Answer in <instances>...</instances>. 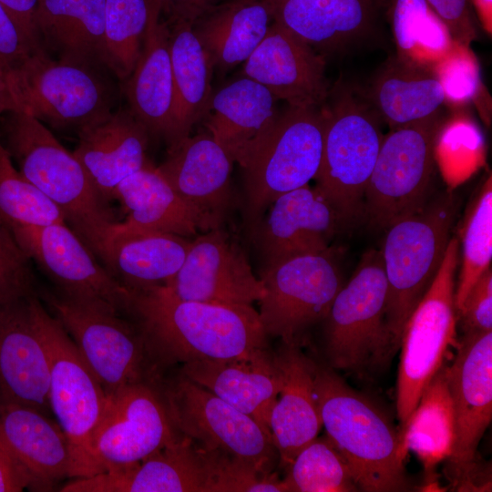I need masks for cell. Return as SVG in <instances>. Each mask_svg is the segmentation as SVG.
Listing matches in <instances>:
<instances>
[{"mask_svg": "<svg viewBox=\"0 0 492 492\" xmlns=\"http://www.w3.org/2000/svg\"><path fill=\"white\" fill-rule=\"evenodd\" d=\"M126 316L163 373L173 364L230 359L269 347L251 305H221L178 297L166 285L128 289Z\"/></svg>", "mask_w": 492, "mask_h": 492, "instance_id": "obj_1", "label": "cell"}, {"mask_svg": "<svg viewBox=\"0 0 492 492\" xmlns=\"http://www.w3.org/2000/svg\"><path fill=\"white\" fill-rule=\"evenodd\" d=\"M161 17L166 20L186 18L193 0H156Z\"/></svg>", "mask_w": 492, "mask_h": 492, "instance_id": "obj_51", "label": "cell"}, {"mask_svg": "<svg viewBox=\"0 0 492 492\" xmlns=\"http://www.w3.org/2000/svg\"><path fill=\"white\" fill-rule=\"evenodd\" d=\"M5 148L18 171L63 213L67 225L104 263L107 244L118 223L108 201L85 169L35 117L4 114Z\"/></svg>", "mask_w": 492, "mask_h": 492, "instance_id": "obj_2", "label": "cell"}, {"mask_svg": "<svg viewBox=\"0 0 492 492\" xmlns=\"http://www.w3.org/2000/svg\"><path fill=\"white\" fill-rule=\"evenodd\" d=\"M462 229L461 265L456 284V313L470 289L491 267L492 179L491 175L471 202Z\"/></svg>", "mask_w": 492, "mask_h": 492, "instance_id": "obj_40", "label": "cell"}, {"mask_svg": "<svg viewBox=\"0 0 492 492\" xmlns=\"http://www.w3.org/2000/svg\"><path fill=\"white\" fill-rule=\"evenodd\" d=\"M178 431L200 446L272 474L279 455L270 430L179 371L159 381Z\"/></svg>", "mask_w": 492, "mask_h": 492, "instance_id": "obj_8", "label": "cell"}, {"mask_svg": "<svg viewBox=\"0 0 492 492\" xmlns=\"http://www.w3.org/2000/svg\"><path fill=\"white\" fill-rule=\"evenodd\" d=\"M191 240L163 232L113 235L105 267L128 289L167 284L180 269Z\"/></svg>", "mask_w": 492, "mask_h": 492, "instance_id": "obj_33", "label": "cell"}, {"mask_svg": "<svg viewBox=\"0 0 492 492\" xmlns=\"http://www.w3.org/2000/svg\"><path fill=\"white\" fill-rule=\"evenodd\" d=\"M447 28L453 41L466 46L476 36L467 0H425Z\"/></svg>", "mask_w": 492, "mask_h": 492, "instance_id": "obj_47", "label": "cell"}, {"mask_svg": "<svg viewBox=\"0 0 492 492\" xmlns=\"http://www.w3.org/2000/svg\"><path fill=\"white\" fill-rule=\"evenodd\" d=\"M455 440L449 471L466 480L474 471L479 442L492 419V331L463 334L447 366Z\"/></svg>", "mask_w": 492, "mask_h": 492, "instance_id": "obj_18", "label": "cell"}, {"mask_svg": "<svg viewBox=\"0 0 492 492\" xmlns=\"http://www.w3.org/2000/svg\"><path fill=\"white\" fill-rule=\"evenodd\" d=\"M288 492L358 491L347 462L326 436L315 437L285 467Z\"/></svg>", "mask_w": 492, "mask_h": 492, "instance_id": "obj_39", "label": "cell"}, {"mask_svg": "<svg viewBox=\"0 0 492 492\" xmlns=\"http://www.w3.org/2000/svg\"><path fill=\"white\" fill-rule=\"evenodd\" d=\"M0 2L33 44L44 48L36 26L39 0H0Z\"/></svg>", "mask_w": 492, "mask_h": 492, "instance_id": "obj_48", "label": "cell"}, {"mask_svg": "<svg viewBox=\"0 0 492 492\" xmlns=\"http://www.w3.org/2000/svg\"><path fill=\"white\" fill-rule=\"evenodd\" d=\"M374 98L391 129L435 119L446 99L436 77L395 71L379 78Z\"/></svg>", "mask_w": 492, "mask_h": 492, "instance_id": "obj_37", "label": "cell"}, {"mask_svg": "<svg viewBox=\"0 0 492 492\" xmlns=\"http://www.w3.org/2000/svg\"><path fill=\"white\" fill-rule=\"evenodd\" d=\"M372 9L373 0H285L273 20L313 48L330 49L362 33Z\"/></svg>", "mask_w": 492, "mask_h": 492, "instance_id": "obj_35", "label": "cell"}, {"mask_svg": "<svg viewBox=\"0 0 492 492\" xmlns=\"http://www.w3.org/2000/svg\"><path fill=\"white\" fill-rule=\"evenodd\" d=\"M233 163L209 132H201L168 148L156 168L183 200L221 222L231 203Z\"/></svg>", "mask_w": 492, "mask_h": 492, "instance_id": "obj_29", "label": "cell"}, {"mask_svg": "<svg viewBox=\"0 0 492 492\" xmlns=\"http://www.w3.org/2000/svg\"><path fill=\"white\" fill-rule=\"evenodd\" d=\"M30 261L0 219V302L36 294Z\"/></svg>", "mask_w": 492, "mask_h": 492, "instance_id": "obj_43", "label": "cell"}, {"mask_svg": "<svg viewBox=\"0 0 492 492\" xmlns=\"http://www.w3.org/2000/svg\"><path fill=\"white\" fill-rule=\"evenodd\" d=\"M10 111L21 109L13 89L10 68L0 64V116Z\"/></svg>", "mask_w": 492, "mask_h": 492, "instance_id": "obj_50", "label": "cell"}, {"mask_svg": "<svg viewBox=\"0 0 492 492\" xmlns=\"http://www.w3.org/2000/svg\"><path fill=\"white\" fill-rule=\"evenodd\" d=\"M180 435L170 418L159 382L125 386L107 395L104 412L90 441L86 477L136 464Z\"/></svg>", "mask_w": 492, "mask_h": 492, "instance_id": "obj_13", "label": "cell"}, {"mask_svg": "<svg viewBox=\"0 0 492 492\" xmlns=\"http://www.w3.org/2000/svg\"><path fill=\"white\" fill-rule=\"evenodd\" d=\"M242 74L289 107L320 108L328 97L323 56L274 20Z\"/></svg>", "mask_w": 492, "mask_h": 492, "instance_id": "obj_22", "label": "cell"}, {"mask_svg": "<svg viewBox=\"0 0 492 492\" xmlns=\"http://www.w3.org/2000/svg\"><path fill=\"white\" fill-rule=\"evenodd\" d=\"M0 449L31 490L50 491L73 476L68 438L49 415L33 407L0 401Z\"/></svg>", "mask_w": 492, "mask_h": 492, "instance_id": "obj_21", "label": "cell"}, {"mask_svg": "<svg viewBox=\"0 0 492 492\" xmlns=\"http://www.w3.org/2000/svg\"><path fill=\"white\" fill-rule=\"evenodd\" d=\"M219 0H193L186 19L194 20L206 9L218 5Z\"/></svg>", "mask_w": 492, "mask_h": 492, "instance_id": "obj_53", "label": "cell"}, {"mask_svg": "<svg viewBox=\"0 0 492 492\" xmlns=\"http://www.w3.org/2000/svg\"><path fill=\"white\" fill-rule=\"evenodd\" d=\"M269 208L250 232L262 268L296 256L327 252L336 233L347 227L330 201L309 185L281 195Z\"/></svg>", "mask_w": 492, "mask_h": 492, "instance_id": "obj_20", "label": "cell"}, {"mask_svg": "<svg viewBox=\"0 0 492 492\" xmlns=\"http://www.w3.org/2000/svg\"><path fill=\"white\" fill-rule=\"evenodd\" d=\"M30 304L48 362L50 410L72 446V478L84 477L90 441L104 412L107 394L71 337L36 294L31 297Z\"/></svg>", "mask_w": 492, "mask_h": 492, "instance_id": "obj_9", "label": "cell"}, {"mask_svg": "<svg viewBox=\"0 0 492 492\" xmlns=\"http://www.w3.org/2000/svg\"><path fill=\"white\" fill-rule=\"evenodd\" d=\"M463 334L492 331V269L476 282L458 310Z\"/></svg>", "mask_w": 492, "mask_h": 492, "instance_id": "obj_45", "label": "cell"}, {"mask_svg": "<svg viewBox=\"0 0 492 492\" xmlns=\"http://www.w3.org/2000/svg\"><path fill=\"white\" fill-rule=\"evenodd\" d=\"M386 298L381 251L371 249L337 292L323 321L328 366L364 374L386 364L395 354L386 323Z\"/></svg>", "mask_w": 492, "mask_h": 492, "instance_id": "obj_5", "label": "cell"}, {"mask_svg": "<svg viewBox=\"0 0 492 492\" xmlns=\"http://www.w3.org/2000/svg\"><path fill=\"white\" fill-rule=\"evenodd\" d=\"M278 98L247 77L213 92L203 117L212 138L242 167L272 129Z\"/></svg>", "mask_w": 492, "mask_h": 492, "instance_id": "obj_28", "label": "cell"}, {"mask_svg": "<svg viewBox=\"0 0 492 492\" xmlns=\"http://www.w3.org/2000/svg\"><path fill=\"white\" fill-rule=\"evenodd\" d=\"M108 71L99 64L52 59L43 49L10 69V77L21 111L56 128L78 131L113 112Z\"/></svg>", "mask_w": 492, "mask_h": 492, "instance_id": "obj_6", "label": "cell"}, {"mask_svg": "<svg viewBox=\"0 0 492 492\" xmlns=\"http://www.w3.org/2000/svg\"><path fill=\"white\" fill-rule=\"evenodd\" d=\"M148 22L139 57L125 79L128 108L149 135L174 143V87L169 26L156 0H147Z\"/></svg>", "mask_w": 492, "mask_h": 492, "instance_id": "obj_24", "label": "cell"}, {"mask_svg": "<svg viewBox=\"0 0 492 492\" xmlns=\"http://www.w3.org/2000/svg\"><path fill=\"white\" fill-rule=\"evenodd\" d=\"M165 285L180 299L221 305H251L264 295L244 251L220 226L191 241L180 269Z\"/></svg>", "mask_w": 492, "mask_h": 492, "instance_id": "obj_19", "label": "cell"}, {"mask_svg": "<svg viewBox=\"0 0 492 492\" xmlns=\"http://www.w3.org/2000/svg\"><path fill=\"white\" fill-rule=\"evenodd\" d=\"M325 115L315 188L350 227L362 220L365 189L384 135L378 121L356 106L341 103Z\"/></svg>", "mask_w": 492, "mask_h": 492, "instance_id": "obj_15", "label": "cell"}, {"mask_svg": "<svg viewBox=\"0 0 492 492\" xmlns=\"http://www.w3.org/2000/svg\"><path fill=\"white\" fill-rule=\"evenodd\" d=\"M259 317L267 336L297 343L323 322L343 285L331 251L292 257L261 269Z\"/></svg>", "mask_w": 492, "mask_h": 492, "instance_id": "obj_14", "label": "cell"}, {"mask_svg": "<svg viewBox=\"0 0 492 492\" xmlns=\"http://www.w3.org/2000/svg\"><path fill=\"white\" fill-rule=\"evenodd\" d=\"M272 21L273 6L266 0H229L202 12L192 29L213 71L224 74L248 59Z\"/></svg>", "mask_w": 492, "mask_h": 492, "instance_id": "obj_31", "label": "cell"}, {"mask_svg": "<svg viewBox=\"0 0 492 492\" xmlns=\"http://www.w3.org/2000/svg\"><path fill=\"white\" fill-rule=\"evenodd\" d=\"M462 46L456 44L453 50L435 66L436 77L443 86L446 97L455 101L473 98L480 83L474 58Z\"/></svg>", "mask_w": 492, "mask_h": 492, "instance_id": "obj_44", "label": "cell"}, {"mask_svg": "<svg viewBox=\"0 0 492 492\" xmlns=\"http://www.w3.org/2000/svg\"><path fill=\"white\" fill-rule=\"evenodd\" d=\"M166 22L174 87V146L203 118L213 93V69L193 32V21L174 18Z\"/></svg>", "mask_w": 492, "mask_h": 492, "instance_id": "obj_34", "label": "cell"}, {"mask_svg": "<svg viewBox=\"0 0 492 492\" xmlns=\"http://www.w3.org/2000/svg\"><path fill=\"white\" fill-rule=\"evenodd\" d=\"M458 207L455 194L436 192L419 211L385 230L380 251L387 282L386 323L395 354L408 318L440 268Z\"/></svg>", "mask_w": 492, "mask_h": 492, "instance_id": "obj_4", "label": "cell"}, {"mask_svg": "<svg viewBox=\"0 0 492 492\" xmlns=\"http://www.w3.org/2000/svg\"><path fill=\"white\" fill-rule=\"evenodd\" d=\"M274 355L282 388L272 407L269 429L284 468L318 436L323 426L313 386V361L297 343H282Z\"/></svg>", "mask_w": 492, "mask_h": 492, "instance_id": "obj_30", "label": "cell"}, {"mask_svg": "<svg viewBox=\"0 0 492 492\" xmlns=\"http://www.w3.org/2000/svg\"><path fill=\"white\" fill-rule=\"evenodd\" d=\"M73 154L107 201L118 185L145 167L149 133L130 109L119 108L78 131Z\"/></svg>", "mask_w": 492, "mask_h": 492, "instance_id": "obj_26", "label": "cell"}, {"mask_svg": "<svg viewBox=\"0 0 492 492\" xmlns=\"http://www.w3.org/2000/svg\"><path fill=\"white\" fill-rule=\"evenodd\" d=\"M17 242L70 300L126 316L129 292L66 223L26 227L13 232Z\"/></svg>", "mask_w": 492, "mask_h": 492, "instance_id": "obj_16", "label": "cell"}, {"mask_svg": "<svg viewBox=\"0 0 492 492\" xmlns=\"http://www.w3.org/2000/svg\"><path fill=\"white\" fill-rule=\"evenodd\" d=\"M147 22V0H106L107 66L121 80L129 77L139 57Z\"/></svg>", "mask_w": 492, "mask_h": 492, "instance_id": "obj_42", "label": "cell"}, {"mask_svg": "<svg viewBox=\"0 0 492 492\" xmlns=\"http://www.w3.org/2000/svg\"><path fill=\"white\" fill-rule=\"evenodd\" d=\"M399 436L405 456L408 451L415 453L427 470L449 457L455 440V417L447 366L443 364L425 387Z\"/></svg>", "mask_w": 492, "mask_h": 492, "instance_id": "obj_36", "label": "cell"}, {"mask_svg": "<svg viewBox=\"0 0 492 492\" xmlns=\"http://www.w3.org/2000/svg\"><path fill=\"white\" fill-rule=\"evenodd\" d=\"M105 8L106 0H39L36 26L42 46L57 59L108 67Z\"/></svg>", "mask_w": 492, "mask_h": 492, "instance_id": "obj_32", "label": "cell"}, {"mask_svg": "<svg viewBox=\"0 0 492 492\" xmlns=\"http://www.w3.org/2000/svg\"><path fill=\"white\" fill-rule=\"evenodd\" d=\"M434 119L392 128L384 136L365 189L363 218L383 231L425 207L436 194Z\"/></svg>", "mask_w": 492, "mask_h": 492, "instance_id": "obj_12", "label": "cell"}, {"mask_svg": "<svg viewBox=\"0 0 492 492\" xmlns=\"http://www.w3.org/2000/svg\"><path fill=\"white\" fill-rule=\"evenodd\" d=\"M485 29L492 31V0H473Z\"/></svg>", "mask_w": 492, "mask_h": 492, "instance_id": "obj_52", "label": "cell"}, {"mask_svg": "<svg viewBox=\"0 0 492 492\" xmlns=\"http://www.w3.org/2000/svg\"><path fill=\"white\" fill-rule=\"evenodd\" d=\"M460 245L451 237L440 268L408 318L401 339L396 415L404 426L430 381L443 365L456 336L455 303Z\"/></svg>", "mask_w": 492, "mask_h": 492, "instance_id": "obj_11", "label": "cell"}, {"mask_svg": "<svg viewBox=\"0 0 492 492\" xmlns=\"http://www.w3.org/2000/svg\"><path fill=\"white\" fill-rule=\"evenodd\" d=\"M42 298L107 395L129 384L158 382L163 374L130 320L58 292H45Z\"/></svg>", "mask_w": 492, "mask_h": 492, "instance_id": "obj_10", "label": "cell"}, {"mask_svg": "<svg viewBox=\"0 0 492 492\" xmlns=\"http://www.w3.org/2000/svg\"><path fill=\"white\" fill-rule=\"evenodd\" d=\"M0 219L12 232L26 227L66 222L60 210L15 169L1 141Z\"/></svg>", "mask_w": 492, "mask_h": 492, "instance_id": "obj_41", "label": "cell"}, {"mask_svg": "<svg viewBox=\"0 0 492 492\" xmlns=\"http://www.w3.org/2000/svg\"><path fill=\"white\" fill-rule=\"evenodd\" d=\"M179 372L269 429L282 388L281 371L271 348L230 359L186 363Z\"/></svg>", "mask_w": 492, "mask_h": 492, "instance_id": "obj_27", "label": "cell"}, {"mask_svg": "<svg viewBox=\"0 0 492 492\" xmlns=\"http://www.w3.org/2000/svg\"><path fill=\"white\" fill-rule=\"evenodd\" d=\"M325 111L288 107L241 167L244 225L251 232L281 195L308 185L322 160Z\"/></svg>", "mask_w": 492, "mask_h": 492, "instance_id": "obj_7", "label": "cell"}, {"mask_svg": "<svg viewBox=\"0 0 492 492\" xmlns=\"http://www.w3.org/2000/svg\"><path fill=\"white\" fill-rule=\"evenodd\" d=\"M25 488V479L0 449V492L22 491Z\"/></svg>", "mask_w": 492, "mask_h": 492, "instance_id": "obj_49", "label": "cell"}, {"mask_svg": "<svg viewBox=\"0 0 492 492\" xmlns=\"http://www.w3.org/2000/svg\"><path fill=\"white\" fill-rule=\"evenodd\" d=\"M313 386L327 437L347 462L358 489L409 490L399 431L384 411L335 370L314 361Z\"/></svg>", "mask_w": 492, "mask_h": 492, "instance_id": "obj_3", "label": "cell"}, {"mask_svg": "<svg viewBox=\"0 0 492 492\" xmlns=\"http://www.w3.org/2000/svg\"><path fill=\"white\" fill-rule=\"evenodd\" d=\"M266 1L270 2V3L272 5L273 8H274V6H275L276 5L282 3V2H283V1H285V0H266Z\"/></svg>", "mask_w": 492, "mask_h": 492, "instance_id": "obj_54", "label": "cell"}, {"mask_svg": "<svg viewBox=\"0 0 492 492\" xmlns=\"http://www.w3.org/2000/svg\"><path fill=\"white\" fill-rule=\"evenodd\" d=\"M113 199L121 202L128 217L116 224L110 238L134 232H163L189 238L197 236L199 231L221 226L220 221L183 200L150 163L123 179Z\"/></svg>", "mask_w": 492, "mask_h": 492, "instance_id": "obj_25", "label": "cell"}, {"mask_svg": "<svg viewBox=\"0 0 492 492\" xmlns=\"http://www.w3.org/2000/svg\"><path fill=\"white\" fill-rule=\"evenodd\" d=\"M33 295L0 302V401L49 415L48 362L32 315Z\"/></svg>", "mask_w": 492, "mask_h": 492, "instance_id": "obj_23", "label": "cell"}, {"mask_svg": "<svg viewBox=\"0 0 492 492\" xmlns=\"http://www.w3.org/2000/svg\"><path fill=\"white\" fill-rule=\"evenodd\" d=\"M27 37L0 2V61L15 68L41 50Z\"/></svg>", "mask_w": 492, "mask_h": 492, "instance_id": "obj_46", "label": "cell"}, {"mask_svg": "<svg viewBox=\"0 0 492 492\" xmlns=\"http://www.w3.org/2000/svg\"><path fill=\"white\" fill-rule=\"evenodd\" d=\"M392 26L399 55L416 65H437L456 44L425 0H394Z\"/></svg>", "mask_w": 492, "mask_h": 492, "instance_id": "obj_38", "label": "cell"}, {"mask_svg": "<svg viewBox=\"0 0 492 492\" xmlns=\"http://www.w3.org/2000/svg\"><path fill=\"white\" fill-rule=\"evenodd\" d=\"M226 457L180 435L143 460L77 477L63 492H222Z\"/></svg>", "mask_w": 492, "mask_h": 492, "instance_id": "obj_17", "label": "cell"}, {"mask_svg": "<svg viewBox=\"0 0 492 492\" xmlns=\"http://www.w3.org/2000/svg\"><path fill=\"white\" fill-rule=\"evenodd\" d=\"M0 64L4 65L1 61H0ZM5 66V65H4ZM6 67V66H5Z\"/></svg>", "mask_w": 492, "mask_h": 492, "instance_id": "obj_55", "label": "cell"}]
</instances>
